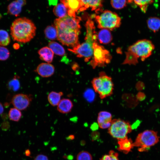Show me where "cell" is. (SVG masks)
<instances>
[{
	"label": "cell",
	"mask_w": 160,
	"mask_h": 160,
	"mask_svg": "<svg viewBox=\"0 0 160 160\" xmlns=\"http://www.w3.org/2000/svg\"><path fill=\"white\" fill-rule=\"evenodd\" d=\"M155 48L151 40H139L128 47L123 64L135 65L138 63L139 59L143 61L152 55Z\"/></svg>",
	"instance_id": "cell-1"
},
{
	"label": "cell",
	"mask_w": 160,
	"mask_h": 160,
	"mask_svg": "<svg viewBox=\"0 0 160 160\" xmlns=\"http://www.w3.org/2000/svg\"><path fill=\"white\" fill-rule=\"evenodd\" d=\"M85 26L86 34L85 41L68 50L75 53L78 57H84L85 60L87 62L93 56L94 44L97 41V39L94 23L91 19H88Z\"/></svg>",
	"instance_id": "cell-2"
},
{
	"label": "cell",
	"mask_w": 160,
	"mask_h": 160,
	"mask_svg": "<svg viewBox=\"0 0 160 160\" xmlns=\"http://www.w3.org/2000/svg\"><path fill=\"white\" fill-rule=\"evenodd\" d=\"M36 27L30 20L25 17L15 19L10 27V32L14 41L25 43L30 41L36 35Z\"/></svg>",
	"instance_id": "cell-3"
},
{
	"label": "cell",
	"mask_w": 160,
	"mask_h": 160,
	"mask_svg": "<svg viewBox=\"0 0 160 160\" xmlns=\"http://www.w3.org/2000/svg\"><path fill=\"white\" fill-rule=\"evenodd\" d=\"M91 83L95 91L99 94L101 99L112 94L114 85L112 79L105 72H100L99 76L94 78Z\"/></svg>",
	"instance_id": "cell-4"
},
{
	"label": "cell",
	"mask_w": 160,
	"mask_h": 160,
	"mask_svg": "<svg viewBox=\"0 0 160 160\" xmlns=\"http://www.w3.org/2000/svg\"><path fill=\"white\" fill-rule=\"evenodd\" d=\"M159 138L157 132L146 130L138 134L133 143V145L138 148L139 151H146L158 143Z\"/></svg>",
	"instance_id": "cell-5"
},
{
	"label": "cell",
	"mask_w": 160,
	"mask_h": 160,
	"mask_svg": "<svg viewBox=\"0 0 160 160\" xmlns=\"http://www.w3.org/2000/svg\"><path fill=\"white\" fill-rule=\"evenodd\" d=\"M101 13L95 16L97 27L101 29L112 30L119 27L120 17L115 12L109 10L100 11Z\"/></svg>",
	"instance_id": "cell-6"
},
{
	"label": "cell",
	"mask_w": 160,
	"mask_h": 160,
	"mask_svg": "<svg viewBox=\"0 0 160 160\" xmlns=\"http://www.w3.org/2000/svg\"><path fill=\"white\" fill-rule=\"evenodd\" d=\"M132 128L129 123L121 119L112 120L108 133L118 140L127 138V135L131 132Z\"/></svg>",
	"instance_id": "cell-7"
},
{
	"label": "cell",
	"mask_w": 160,
	"mask_h": 160,
	"mask_svg": "<svg viewBox=\"0 0 160 160\" xmlns=\"http://www.w3.org/2000/svg\"><path fill=\"white\" fill-rule=\"evenodd\" d=\"M93 49V58L90 61L93 68L103 66L110 63L111 57L109 52L97 41L94 44Z\"/></svg>",
	"instance_id": "cell-8"
},
{
	"label": "cell",
	"mask_w": 160,
	"mask_h": 160,
	"mask_svg": "<svg viewBox=\"0 0 160 160\" xmlns=\"http://www.w3.org/2000/svg\"><path fill=\"white\" fill-rule=\"evenodd\" d=\"M81 20L79 17H74L67 15L62 18H58L54 21V25L56 29L80 31L79 23Z\"/></svg>",
	"instance_id": "cell-9"
},
{
	"label": "cell",
	"mask_w": 160,
	"mask_h": 160,
	"mask_svg": "<svg viewBox=\"0 0 160 160\" xmlns=\"http://www.w3.org/2000/svg\"><path fill=\"white\" fill-rule=\"evenodd\" d=\"M80 31L69 32H57V39L63 45L74 47L79 44L78 36Z\"/></svg>",
	"instance_id": "cell-10"
},
{
	"label": "cell",
	"mask_w": 160,
	"mask_h": 160,
	"mask_svg": "<svg viewBox=\"0 0 160 160\" xmlns=\"http://www.w3.org/2000/svg\"><path fill=\"white\" fill-rule=\"evenodd\" d=\"M32 99V96L31 94L20 93L13 96L11 103L15 108L20 111L24 110L29 106Z\"/></svg>",
	"instance_id": "cell-11"
},
{
	"label": "cell",
	"mask_w": 160,
	"mask_h": 160,
	"mask_svg": "<svg viewBox=\"0 0 160 160\" xmlns=\"http://www.w3.org/2000/svg\"><path fill=\"white\" fill-rule=\"evenodd\" d=\"M68 9V15L76 17L78 11L84 10L81 0H60Z\"/></svg>",
	"instance_id": "cell-12"
},
{
	"label": "cell",
	"mask_w": 160,
	"mask_h": 160,
	"mask_svg": "<svg viewBox=\"0 0 160 160\" xmlns=\"http://www.w3.org/2000/svg\"><path fill=\"white\" fill-rule=\"evenodd\" d=\"M111 114L106 111H101L98 114L97 122L99 127L102 129L109 128L112 121Z\"/></svg>",
	"instance_id": "cell-13"
},
{
	"label": "cell",
	"mask_w": 160,
	"mask_h": 160,
	"mask_svg": "<svg viewBox=\"0 0 160 160\" xmlns=\"http://www.w3.org/2000/svg\"><path fill=\"white\" fill-rule=\"evenodd\" d=\"M55 68L52 64L43 63L39 65L35 71L43 77H48L52 76L54 73Z\"/></svg>",
	"instance_id": "cell-14"
},
{
	"label": "cell",
	"mask_w": 160,
	"mask_h": 160,
	"mask_svg": "<svg viewBox=\"0 0 160 160\" xmlns=\"http://www.w3.org/2000/svg\"><path fill=\"white\" fill-rule=\"evenodd\" d=\"M26 3L25 0H16L11 2L7 7V12L16 17L18 16L21 12L22 7Z\"/></svg>",
	"instance_id": "cell-15"
},
{
	"label": "cell",
	"mask_w": 160,
	"mask_h": 160,
	"mask_svg": "<svg viewBox=\"0 0 160 160\" xmlns=\"http://www.w3.org/2000/svg\"><path fill=\"white\" fill-rule=\"evenodd\" d=\"M73 106L72 101L68 98L61 99L57 106V109L60 113H68L71 111Z\"/></svg>",
	"instance_id": "cell-16"
},
{
	"label": "cell",
	"mask_w": 160,
	"mask_h": 160,
	"mask_svg": "<svg viewBox=\"0 0 160 160\" xmlns=\"http://www.w3.org/2000/svg\"><path fill=\"white\" fill-rule=\"evenodd\" d=\"M40 58L48 63H51L53 60L54 53L47 47H44L38 51Z\"/></svg>",
	"instance_id": "cell-17"
},
{
	"label": "cell",
	"mask_w": 160,
	"mask_h": 160,
	"mask_svg": "<svg viewBox=\"0 0 160 160\" xmlns=\"http://www.w3.org/2000/svg\"><path fill=\"white\" fill-rule=\"evenodd\" d=\"M97 39L100 43L107 44L111 42L112 37L109 30L104 28L100 30L98 33Z\"/></svg>",
	"instance_id": "cell-18"
},
{
	"label": "cell",
	"mask_w": 160,
	"mask_h": 160,
	"mask_svg": "<svg viewBox=\"0 0 160 160\" xmlns=\"http://www.w3.org/2000/svg\"><path fill=\"white\" fill-rule=\"evenodd\" d=\"M119 145L118 149L124 153H127L131 151L134 147L133 143L132 140L128 137L125 139L119 140Z\"/></svg>",
	"instance_id": "cell-19"
},
{
	"label": "cell",
	"mask_w": 160,
	"mask_h": 160,
	"mask_svg": "<svg viewBox=\"0 0 160 160\" xmlns=\"http://www.w3.org/2000/svg\"><path fill=\"white\" fill-rule=\"evenodd\" d=\"M84 10L89 7L92 9V10L97 11L101 9L102 7L101 0H81Z\"/></svg>",
	"instance_id": "cell-20"
},
{
	"label": "cell",
	"mask_w": 160,
	"mask_h": 160,
	"mask_svg": "<svg viewBox=\"0 0 160 160\" xmlns=\"http://www.w3.org/2000/svg\"><path fill=\"white\" fill-rule=\"evenodd\" d=\"M148 28L153 33L158 32L160 29V18L156 17H149L147 20Z\"/></svg>",
	"instance_id": "cell-21"
},
{
	"label": "cell",
	"mask_w": 160,
	"mask_h": 160,
	"mask_svg": "<svg viewBox=\"0 0 160 160\" xmlns=\"http://www.w3.org/2000/svg\"><path fill=\"white\" fill-rule=\"evenodd\" d=\"M63 93L62 92H57L52 91L47 96L48 100L50 104L53 106H57L60 100Z\"/></svg>",
	"instance_id": "cell-22"
},
{
	"label": "cell",
	"mask_w": 160,
	"mask_h": 160,
	"mask_svg": "<svg viewBox=\"0 0 160 160\" xmlns=\"http://www.w3.org/2000/svg\"><path fill=\"white\" fill-rule=\"evenodd\" d=\"M53 12L58 18H62L68 15V9L62 3L56 5L53 8Z\"/></svg>",
	"instance_id": "cell-23"
},
{
	"label": "cell",
	"mask_w": 160,
	"mask_h": 160,
	"mask_svg": "<svg viewBox=\"0 0 160 160\" xmlns=\"http://www.w3.org/2000/svg\"><path fill=\"white\" fill-rule=\"evenodd\" d=\"M49 47L55 54L63 56L65 54L64 48L60 44L55 41H51L49 43Z\"/></svg>",
	"instance_id": "cell-24"
},
{
	"label": "cell",
	"mask_w": 160,
	"mask_h": 160,
	"mask_svg": "<svg viewBox=\"0 0 160 160\" xmlns=\"http://www.w3.org/2000/svg\"><path fill=\"white\" fill-rule=\"evenodd\" d=\"M18 76L15 75L14 77L8 82L7 87L8 89L13 92L18 91L20 87V83Z\"/></svg>",
	"instance_id": "cell-25"
},
{
	"label": "cell",
	"mask_w": 160,
	"mask_h": 160,
	"mask_svg": "<svg viewBox=\"0 0 160 160\" xmlns=\"http://www.w3.org/2000/svg\"><path fill=\"white\" fill-rule=\"evenodd\" d=\"M131 1L139 7L141 11L144 13L146 12L148 6L154 1V0H129V1Z\"/></svg>",
	"instance_id": "cell-26"
},
{
	"label": "cell",
	"mask_w": 160,
	"mask_h": 160,
	"mask_svg": "<svg viewBox=\"0 0 160 160\" xmlns=\"http://www.w3.org/2000/svg\"><path fill=\"white\" fill-rule=\"evenodd\" d=\"M44 33L46 37L49 39L54 40L57 38L56 29L52 25L47 26L44 30Z\"/></svg>",
	"instance_id": "cell-27"
},
{
	"label": "cell",
	"mask_w": 160,
	"mask_h": 160,
	"mask_svg": "<svg viewBox=\"0 0 160 160\" xmlns=\"http://www.w3.org/2000/svg\"><path fill=\"white\" fill-rule=\"evenodd\" d=\"M8 116L10 120L17 122L21 118L22 114L20 110L15 108H12L9 111Z\"/></svg>",
	"instance_id": "cell-28"
},
{
	"label": "cell",
	"mask_w": 160,
	"mask_h": 160,
	"mask_svg": "<svg viewBox=\"0 0 160 160\" xmlns=\"http://www.w3.org/2000/svg\"><path fill=\"white\" fill-rule=\"evenodd\" d=\"M10 42V38L7 32L4 30L0 29V46H7Z\"/></svg>",
	"instance_id": "cell-29"
},
{
	"label": "cell",
	"mask_w": 160,
	"mask_h": 160,
	"mask_svg": "<svg viewBox=\"0 0 160 160\" xmlns=\"http://www.w3.org/2000/svg\"><path fill=\"white\" fill-rule=\"evenodd\" d=\"M127 0H111V3L113 8L120 9L124 7L126 4Z\"/></svg>",
	"instance_id": "cell-30"
},
{
	"label": "cell",
	"mask_w": 160,
	"mask_h": 160,
	"mask_svg": "<svg viewBox=\"0 0 160 160\" xmlns=\"http://www.w3.org/2000/svg\"><path fill=\"white\" fill-rule=\"evenodd\" d=\"M118 153L113 151H110L108 154L103 155L100 160H119Z\"/></svg>",
	"instance_id": "cell-31"
},
{
	"label": "cell",
	"mask_w": 160,
	"mask_h": 160,
	"mask_svg": "<svg viewBox=\"0 0 160 160\" xmlns=\"http://www.w3.org/2000/svg\"><path fill=\"white\" fill-rule=\"evenodd\" d=\"M10 54L9 51L7 48L0 46V60H6L9 58Z\"/></svg>",
	"instance_id": "cell-32"
},
{
	"label": "cell",
	"mask_w": 160,
	"mask_h": 160,
	"mask_svg": "<svg viewBox=\"0 0 160 160\" xmlns=\"http://www.w3.org/2000/svg\"><path fill=\"white\" fill-rule=\"evenodd\" d=\"M77 160H92L91 154L88 152L85 151L80 152L77 155Z\"/></svg>",
	"instance_id": "cell-33"
},
{
	"label": "cell",
	"mask_w": 160,
	"mask_h": 160,
	"mask_svg": "<svg viewBox=\"0 0 160 160\" xmlns=\"http://www.w3.org/2000/svg\"><path fill=\"white\" fill-rule=\"evenodd\" d=\"M85 97L87 100L91 101L94 99V93L92 90L89 89L85 92Z\"/></svg>",
	"instance_id": "cell-34"
},
{
	"label": "cell",
	"mask_w": 160,
	"mask_h": 160,
	"mask_svg": "<svg viewBox=\"0 0 160 160\" xmlns=\"http://www.w3.org/2000/svg\"><path fill=\"white\" fill-rule=\"evenodd\" d=\"M136 97L138 100L142 101L145 99L146 96L143 92H139L137 93Z\"/></svg>",
	"instance_id": "cell-35"
},
{
	"label": "cell",
	"mask_w": 160,
	"mask_h": 160,
	"mask_svg": "<svg viewBox=\"0 0 160 160\" xmlns=\"http://www.w3.org/2000/svg\"><path fill=\"white\" fill-rule=\"evenodd\" d=\"M136 87L138 90H142L144 89L145 88V84L142 81H138L136 84Z\"/></svg>",
	"instance_id": "cell-36"
},
{
	"label": "cell",
	"mask_w": 160,
	"mask_h": 160,
	"mask_svg": "<svg viewBox=\"0 0 160 160\" xmlns=\"http://www.w3.org/2000/svg\"><path fill=\"white\" fill-rule=\"evenodd\" d=\"M34 160H49L47 157L44 154H39L37 155Z\"/></svg>",
	"instance_id": "cell-37"
},
{
	"label": "cell",
	"mask_w": 160,
	"mask_h": 160,
	"mask_svg": "<svg viewBox=\"0 0 160 160\" xmlns=\"http://www.w3.org/2000/svg\"><path fill=\"white\" fill-rule=\"evenodd\" d=\"M4 111V108L3 105L0 102V115L3 113Z\"/></svg>",
	"instance_id": "cell-38"
},
{
	"label": "cell",
	"mask_w": 160,
	"mask_h": 160,
	"mask_svg": "<svg viewBox=\"0 0 160 160\" xmlns=\"http://www.w3.org/2000/svg\"><path fill=\"white\" fill-rule=\"evenodd\" d=\"M25 154L26 156H29L31 154V152L29 149L26 150L25 152Z\"/></svg>",
	"instance_id": "cell-39"
},
{
	"label": "cell",
	"mask_w": 160,
	"mask_h": 160,
	"mask_svg": "<svg viewBox=\"0 0 160 160\" xmlns=\"http://www.w3.org/2000/svg\"><path fill=\"white\" fill-rule=\"evenodd\" d=\"M13 47L14 49H17L19 48L20 46L18 44L15 43L13 45Z\"/></svg>",
	"instance_id": "cell-40"
},
{
	"label": "cell",
	"mask_w": 160,
	"mask_h": 160,
	"mask_svg": "<svg viewBox=\"0 0 160 160\" xmlns=\"http://www.w3.org/2000/svg\"><path fill=\"white\" fill-rule=\"evenodd\" d=\"M74 136L73 135H71L68 137H67L68 140H72L74 139Z\"/></svg>",
	"instance_id": "cell-41"
},
{
	"label": "cell",
	"mask_w": 160,
	"mask_h": 160,
	"mask_svg": "<svg viewBox=\"0 0 160 160\" xmlns=\"http://www.w3.org/2000/svg\"><path fill=\"white\" fill-rule=\"evenodd\" d=\"M158 78L160 79V71L159 72L158 74Z\"/></svg>",
	"instance_id": "cell-42"
}]
</instances>
